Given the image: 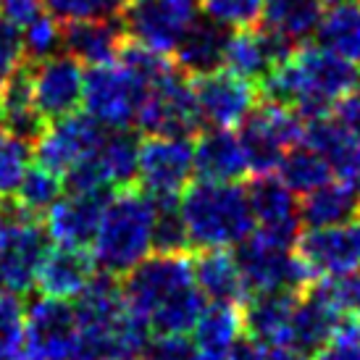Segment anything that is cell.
<instances>
[{
  "label": "cell",
  "instance_id": "6da1fadb",
  "mask_svg": "<svg viewBox=\"0 0 360 360\" xmlns=\"http://www.w3.org/2000/svg\"><path fill=\"white\" fill-rule=\"evenodd\" d=\"M77 355L74 360H140L150 329L134 319L121 295V281L110 274H95L77 302Z\"/></svg>",
  "mask_w": 360,
  "mask_h": 360
},
{
  "label": "cell",
  "instance_id": "7a4b0ae2",
  "mask_svg": "<svg viewBox=\"0 0 360 360\" xmlns=\"http://www.w3.org/2000/svg\"><path fill=\"white\" fill-rule=\"evenodd\" d=\"M179 208L195 250L237 248L255 231L248 187L240 184L195 181L181 192Z\"/></svg>",
  "mask_w": 360,
  "mask_h": 360
},
{
  "label": "cell",
  "instance_id": "3957f363",
  "mask_svg": "<svg viewBox=\"0 0 360 360\" xmlns=\"http://www.w3.org/2000/svg\"><path fill=\"white\" fill-rule=\"evenodd\" d=\"M155 200L142 190H119L105 205L101 229L92 245V260L101 274L127 276L153 252Z\"/></svg>",
  "mask_w": 360,
  "mask_h": 360
},
{
  "label": "cell",
  "instance_id": "277c9868",
  "mask_svg": "<svg viewBox=\"0 0 360 360\" xmlns=\"http://www.w3.org/2000/svg\"><path fill=\"white\" fill-rule=\"evenodd\" d=\"M190 287H195V266L190 255H148L121 279L127 308L145 326L158 310Z\"/></svg>",
  "mask_w": 360,
  "mask_h": 360
},
{
  "label": "cell",
  "instance_id": "5b68a950",
  "mask_svg": "<svg viewBox=\"0 0 360 360\" xmlns=\"http://www.w3.org/2000/svg\"><path fill=\"white\" fill-rule=\"evenodd\" d=\"M302 74V103L297 113L302 121L331 116V108L360 87V66L321 45H302L295 53Z\"/></svg>",
  "mask_w": 360,
  "mask_h": 360
},
{
  "label": "cell",
  "instance_id": "8992f818",
  "mask_svg": "<svg viewBox=\"0 0 360 360\" xmlns=\"http://www.w3.org/2000/svg\"><path fill=\"white\" fill-rule=\"evenodd\" d=\"M302 137H305V121L297 110L279 103L260 101L240 129L248 169L255 176L274 174L279 169L284 153L300 145Z\"/></svg>",
  "mask_w": 360,
  "mask_h": 360
},
{
  "label": "cell",
  "instance_id": "52a82bcc",
  "mask_svg": "<svg viewBox=\"0 0 360 360\" xmlns=\"http://www.w3.org/2000/svg\"><path fill=\"white\" fill-rule=\"evenodd\" d=\"M148 101V84L121 63L92 66L84 74V110L105 129H131Z\"/></svg>",
  "mask_w": 360,
  "mask_h": 360
},
{
  "label": "cell",
  "instance_id": "ba28073f",
  "mask_svg": "<svg viewBox=\"0 0 360 360\" xmlns=\"http://www.w3.org/2000/svg\"><path fill=\"white\" fill-rule=\"evenodd\" d=\"M234 258L250 295L258 292H295L302 295L316 281L308 263L292 250H279L263 242L252 231L248 240L234 248Z\"/></svg>",
  "mask_w": 360,
  "mask_h": 360
},
{
  "label": "cell",
  "instance_id": "9c48e42d",
  "mask_svg": "<svg viewBox=\"0 0 360 360\" xmlns=\"http://www.w3.org/2000/svg\"><path fill=\"white\" fill-rule=\"evenodd\" d=\"M137 127L148 131V137H198L202 131V116L190 77L176 71L150 87Z\"/></svg>",
  "mask_w": 360,
  "mask_h": 360
},
{
  "label": "cell",
  "instance_id": "30bf717a",
  "mask_svg": "<svg viewBox=\"0 0 360 360\" xmlns=\"http://www.w3.org/2000/svg\"><path fill=\"white\" fill-rule=\"evenodd\" d=\"M195 174V142L184 137H148L140 145L137 184L153 200L181 198Z\"/></svg>",
  "mask_w": 360,
  "mask_h": 360
},
{
  "label": "cell",
  "instance_id": "8fae6325",
  "mask_svg": "<svg viewBox=\"0 0 360 360\" xmlns=\"http://www.w3.org/2000/svg\"><path fill=\"white\" fill-rule=\"evenodd\" d=\"M121 21L127 37L169 56L198 21V0H134Z\"/></svg>",
  "mask_w": 360,
  "mask_h": 360
},
{
  "label": "cell",
  "instance_id": "7c38bea8",
  "mask_svg": "<svg viewBox=\"0 0 360 360\" xmlns=\"http://www.w3.org/2000/svg\"><path fill=\"white\" fill-rule=\"evenodd\" d=\"M248 198L255 216V234L279 250H295L300 240V205L295 192L274 174H263L248 184Z\"/></svg>",
  "mask_w": 360,
  "mask_h": 360
},
{
  "label": "cell",
  "instance_id": "4fadbf2b",
  "mask_svg": "<svg viewBox=\"0 0 360 360\" xmlns=\"http://www.w3.org/2000/svg\"><path fill=\"white\" fill-rule=\"evenodd\" d=\"M32 69V98L45 121H60L74 116L84 101V71L74 56H51L30 63Z\"/></svg>",
  "mask_w": 360,
  "mask_h": 360
},
{
  "label": "cell",
  "instance_id": "5bb4252c",
  "mask_svg": "<svg viewBox=\"0 0 360 360\" xmlns=\"http://www.w3.org/2000/svg\"><path fill=\"white\" fill-rule=\"evenodd\" d=\"M295 252L308 263L316 279L350 276L360 269V216L340 226L302 231Z\"/></svg>",
  "mask_w": 360,
  "mask_h": 360
},
{
  "label": "cell",
  "instance_id": "9a60e30c",
  "mask_svg": "<svg viewBox=\"0 0 360 360\" xmlns=\"http://www.w3.org/2000/svg\"><path fill=\"white\" fill-rule=\"evenodd\" d=\"M105 127L87 116V113H74L60 121H53L48 131L34 145V160L37 166L53 171L58 176H66L79 160H84L90 153L101 148L105 140Z\"/></svg>",
  "mask_w": 360,
  "mask_h": 360
},
{
  "label": "cell",
  "instance_id": "2e32d148",
  "mask_svg": "<svg viewBox=\"0 0 360 360\" xmlns=\"http://www.w3.org/2000/svg\"><path fill=\"white\" fill-rule=\"evenodd\" d=\"M51 234L40 219H24L0 237V269L8 295H27L37 284L42 260L51 252Z\"/></svg>",
  "mask_w": 360,
  "mask_h": 360
},
{
  "label": "cell",
  "instance_id": "e0dca14e",
  "mask_svg": "<svg viewBox=\"0 0 360 360\" xmlns=\"http://www.w3.org/2000/svg\"><path fill=\"white\" fill-rule=\"evenodd\" d=\"M200 116L210 129H234L242 127L258 105L260 92L252 82L242 79L237 74L226 71H213L208 77L192 79Z\"/></svg>",
  "mask_w": 360,
  "mask_h": 360
},
{
  "label": "cell",
  "instance_id": "ac0fdd59",
  "mask_svg": "<svg viewBox=\"0 0 360 360\" xmlns=\"http://www.w3.org/2000/svg\"><path fill=\"white\" fill-rule=\"evenodd\" d=\"M77 310L69 300L34 297L27 308V347L45 360H74L77 355Z\"/></svg>",
  "mask_w": 360,
  "mask_h": 360
},
{
  "label": "cell",
  "instance_id": "d6986e66",
  "mask_svg": "<svg viewBox=\"0 0 360 360\" xmlns=\"http://www.w3.org/2000/svg\"><path fill=\"white\" fill-rule=\"evenodd\" d=\"M113 192H69L51 210L45 229L58 248L90 250Z\"/></svg>",
  "mask_w": 360,
  "mask_h": 360
},
{
  "label": "cell",
  "instance_id": "ffe728a7",
  "mask_svg": "<svg viewBox=\"0 0 360 360\" xmlns=\"http://www.w3.org/2000/svg\"><path fill=\"white\" fill-rule=\"evenodd\" d=\"M297 53V45L284 40L281 34L266 30V27H252V30H234L226 42V56L224 66L237 74L242 79L260 84L271 71L290 60Z\"/></svg>",
  "mask_w": 360,
  "mask_h": 360
},
{
  "label": "cell",
  "instance_id": "44dd1931",
  "mask_svg": "<svg viewBox=\"0 0 360 360\" xmlns=\"http://www.w3.org/2000/svg\"><path fill=\"white\" fill-rule=\"evenodd\" d=\"M342 321H345V316L334 305L329 292L323 290L321 279H316L297 300V308H295V316H292L290 323L287 347L302 352L308 358L319 355L329 345L331 337L337 334Z\"/></svg>",
  "mask_w": 360,
  "mask_h": 360
},
{
  "label": "cell",
  "instance_id": "7402d4cb",
  "mask_svg": "<svg viewBox=\"0 0 360 360\" xmlns=\"http://www.w3.org/2000/svg\"><path fill=\"white\" fill-rule=\"evenodd\" d=\"M248 158L240 134L231 129H205L195 140V174L202 181L237 184L248 176Z\"/></svg>",
  "mask_w": 360,
  "mask_h": 360
},
{
  "label": "cell",
  "instance_id": "603a6c76",
  "mask_svg": "<svg viewBox=\"0 0 360 360\" xmlns=\"http://www.w3.org/2000/svg\"><path fill=\"white\" fill-rule=\"evenodd\" d=\"M127 30L121 19H84L69 21L63 27V48L69 56L87 66L116 63Z\"/></svg>",
  "mask_w": 360,
  "mask_h": 360
},
{
  "label": "cell",
  "instance_id": "cb8c5ba5",
  "mask_svg": "<svg viewBox=\"0 0 360 360\" xmlns=\"http://www.w3.org/2000/svg\"><path fill=\"white\" fill-rule=\"evenodd\" d=\"M300 295L295 292H258L250 295L242 310L245 331L266 347H287L290 323Z\"/></svg>",
  "mask_w": 360,
  "mask_h": 360
},
{
  "label": "cell",
  "instance_id": "d4e9b609",
  "mask_svg": "<svg viewBox=\"0 0 360 360\" xmlns=\"http://www.w3.org/2000/svg\"><path fill=\"white\" fill-rule=\"evenodd\" d=\"M231 32L210 19H198L190 27V32L181 37V42L174 51L176 69L190 77H208L213 71H221L224 56H226V42Z\"/></svg>",
  "mask_w": 360,
  "mask_h": 360
},
{
  "label": "cell",
  "instance_id": "484cf974",
  "mask_svg": "<svg viewBox=\"0 0 360 360\" xmlns=\"http://www.w3.org/2000/svg\"><path fill=\"white\" fill-rule=\"evenodd\" d=\"M95 260L87 250H71V248H53L48 258L42 260L37 274V290L45 297L71 300L87 290L95 276Z\"/></svg>",
  "mask_w": 360,
  "mask_h": 360
},
{
  "label": "cell",
  "instance_id": "4316f807",
  "mask_svg": "<svg viewBox=\"0 0 360 360\" xmlns=\"http://www.w3.org/2000/svg\"><path fill=\"white\" fill-rule=\"evenodd\" d=\"M195 266V284L213 302L224 305H245L250 292L242 279V271L237 266L234 252L229 250H200V255L192 260Z\"/></svg>",
  "mask_w": 360,
  "mask_h": 360
},
{
  "label": "cell",
  "instance_id": "83f0119b",
  "mask_svg": "<svg viewBox=\"0 0 360 360\" xmlns=\"http://www.w3.org/2000/svg\"><path fill=\"white\" fill-rule=\"evenodd\" d=\"M323 13V0H269L263 6L260 24L292 45H302L316 37Z\"/></svg>",
  "mask_w": 360,
  "mask_h": 360
},
{
  "label": "cell",
  "instance_id": "f1b7e54d",
  "mask_svg": "<svg viewBox=\"0 0 360 360\" xmlns=\"http://www.w3.org/2000/svg\"><path fill=\"white\" fill-rule=\"evenodd\" d=\"M360 216V198L345 181H329L300 202V221L308 229L340 226Z\"/></svg>",
  "mask_w": 360,
  "mask_h": 360
},
{
  "label": "cell",
  "instance_id": "f546056e",
  "mask_svg": "<svg viewBox=\"0 0 360 360\" xmlns=\"http://www.w3.org/2000/svg\"><path fill=\"white\" fill-rule=\"evenodd\" d=\"M140 134L134 129H110L95 158L101 163L103 174L108 179L110 190H129L140 176Z\"/></svg>",
  "mask_w": 360,
  "mask_h": 360
},
{
  "label": "cell",
  "instance_id": "4dcf8cb0",
  "mask_svg": "<svg viewBox=\"0 0 360 360\" xmlns=\"http://www.w3.org/2000/svg\"><path fill=\"white\" fill-rule=\"evenodd\" d=\"M316 45L360 66V0L331 3L316 32Z\"/></svg>",
  "mask_w": 360,
  "mask_h": 360
},
{
  "label": "cell",
  "instance_id": "1f68e13d",
  "mask_svg": "<svg viewBox=\"0 0 360 360\" xmlns=\"http://www.w3.org/2000/svg\"><path fill=\"white\" fill-rule=\"evenodd\" d=\"M279 179L290 187L295 195H310L319 187L331 181V169L329 163L321 158L319 153L308 148V145H295L284 153V158L279 163Z\"/></svg>",
  "mask_w": 360,
  "mask_h": 360
},
{
  "label": "cell",
  "instance_id": "d6a6232c",
  "mask_svg": "<svg viewBox=\"0 0 360 360\" xmlns=\"http://www.w3.org/2000/svg\"><path fill=\"white\" fill-rule=\"evenodd\" d=\"M242 329H245V323H242L240 305L213 302L210 308L202 310L200 321L195 326V347L226 355V350L234 345Z\"/></svg>",
  "mask_w": 360,
  "mask_h": 360
},
{
  "label": "cell",
  "instance_id": "836d02e7",
  "mask_svg": "<svg viewBox=\"0 0 360 360\" xmlns=\"http://www.w3.org/2000/svg\"><path fill=\"white\" fill-rule=\"evenodd\" d=\"M63 187H66L63 176L42 166H32L13 200L30 219H40V216H48V210L63 198Z\"/></svg>",
  "mask_w": 360,
  "mask_h": 360
},
{
  "label": "cell",
  "instance_id": "e575fe53",
  "mask_svg": "<svg viewBox=\"0 0 360 360\" xmlns=\"http://www.w3.org/2000/svg\"><path fill=\"white\" fill-rule=\"evenodd\" d=\"M192 250L190 231L181 219L179 198L155 200V226H153V252L155 255H187Z\"/></svg>",
  "mask_w": 360,
  "mask_h": 360
},
{
  "label": "cell",
  "instance_id": "d590c367",
  "mask_svg": "<svg viewBox=\"0 0 360 360\" xmlns=\"http://www.w3.org/2000/svg\"><path fill=\"white\" fill-rule=\"evenodd\" d=\"M116 60H119L127 71H131L140 82H145L148 90L155 87V84H160L163 79H169L171 74L179 71L176 69V63L169 60L166 53L153 51V48H148V45H142V42H137V40H131V37L124 40V45H121V51H119V58Z\"/></svg>",
  "mask_w": 360,
  "mask_h": 360
},
{
  "label": "cell",
  "instance_id": "8d00e7d4",
  "mask_svg": "<svg viewBox=\"0 0 360 360\" xmlns=\"http://www.w3.org/2000/svg\"><path fill=\"white\" fill-rule=\"evenodd\" d=\"M32 148L34 145L0 129V198H16L27 171L32 169Z\"/></svg>",
  "mask_w": 360,
  "mask_h": 360
},
{
  "label": "cell",
  "instance_id": "74e56055",
  "mask_svg": "<svg viewBox=\"0 0 360 360\" xmlns=\"http://www.w3.org/2000/svg\"><path fill=\"white\" fill-rule=\"evenodd\" d=\"M45 8L63 24L84 19H121L134 0H42Z\"/></svg>",
  "mask_w": 360,
  "mask_h": 360
},
{
  "label": "cell",
  "instance_id": "f35d334b",
  "mask_svg": "<svg viewBox=\"0 0 360 360\" xmlns=\"http://www.w3.org/2000/svg\"><path fill=\"white\" fill-rule=\"evenodd\" d=\"M27 342V308L19 295H0V360H13Z\"/></svg>",
  "mask_w": 360,
  "mask_h": 360
},
{
  "label": "cell",
  "instance_id": "ab89813d",
  "mask_svg": "<svg viewBox=\"0 0 360 360\" xmlns=\"http://www.w3.org/2000/svg\"><path fill=\"white\" fill-rule=\"evenodd\" d=\"M266 0H202L205 19L226 30H252L260 24Z\"/></svg>",
  "mask_w": 360,
  "mask_h": 360
},
{
  "label": "cell",
  "instance_id": "60d3db41",
  "mask_svg": "<svg viewBox=\"0 0 360 360\" xmlns=\"http://www.w3.org/2000/svg\"><path fill=\"white\" fill-rule=\"evenodd\" d=\"M60 45H63V24L53 13H42L30 27H24V51L30 63L58 56Z\"/></svg>",
  "mask_w": 360,
  "mask_h": 360
},
{
  "label": "cell",
  "instance_id": "b9f144b4",
  "mask_svg": "<svg viewBox=\"0 0 360 360\" xmlns=\"http://www.w3.org/2000/svg\"><path fill=\"white\" fill-rule=\"evenodd\" d=\"M27 51H24V34L16 24H11L0 13V90L6 87V82L24 66Z\"/></svg>",
  "mask_w": 360,
  "mask_h": 360
},
{
  "label": "cell",
  "instance_id": "7bdbcfd3",
  "mask_svg": "<svg viewBox=\"0 0 360 360\" xmlns=\"http://www.w3.org/2000/svg\"><path fill=\"white\" fill-rule=\"evenodd\" d=\"M316 360H360V321L345 319Z\"/></svg>",
  "mask_w": 360,
  "mask_h": 360
},
{
  "label": "cell",
  "instance_id": "ee69618b",
  "mask_svg": "<svg viewBox=\"0 0 360 360\" xmlns=\"http://www.w3.org/2000/svg\"><path fill=\"white\" fill-rule=\"evenodd\" d=\"M195 342L187 337H153L140 360H190Z\"/></svg>",
  "mask_w": 360,
  "mask_h": 360
},
{
  "label": "cell",
  "instance_id": "f6af8a7d",
  "mask_svg": "<svg viewBox=\"0 0 360 360\" xmlns=\"http://www.w3.org/2000/svg\"><path fill=\"white\" fill-rule=\"evenodd\" d=\"M0 13L16 27H30L32 21L45 13V3L42 0H0Z\"/></svg>",
  "mask_w": 360,
  "mask_h": 360
},
{
  "label": "cell",
  "instance_id": "bcb514c9",
  "mask_svg": "<svg viewBox=\"0 0 360 360\" xmlns=\"http://www.w3.org/2000/svg\"><path fill=\"white\" fill-rule=\"evenodd\" d=\"M269 355L271 352L266 350V345L250 334H245V337L240 334L234 345L226 350V360H269Z\"/></svg>",
  "mask_w": 360,
  "mask_h": 360
},
{
  "label": "cell",
  "instance_id": "7dc6e473",
  "mask_svg": "<svg viewBox=\"0 0 360 360\" xmlns=\"http://www.w3.org/2000/svg\"><path fill=\"white\" fill-rule=\"evenodd\" d=\"M337 119H340L355 137H360V87L337 103Z\"/></svg>",
  "mask_w": 360,
  "mask_h": 360
},
{
  "label": "cell",
  "instance_id": "c3c4849f",
  "mask_svg": "<svg viewBox=\"0 0 360 360\" xmlns=\"http://www.w3.org/2000/svg\"><path fill=\"white\" fill-rule=\"evenodd\" d=\"M24 219H30V216L16 205L13 198H0V237H3L11 226H16V224Z\"/></svg>",
  "mask_w": 360,
  "mask_h": 360
},
{
  "label": "cell",
  "instance_id": "681fc988",
  "mask_svg": "<svg viewBox=\"0 0 360 360\" xmlns=\"http://www.w3.org/2000/svg\"><path fill=\"white\" fill-rule=\"evenodd\" d=\"M269 360H308V355L292 350V347H274L269 355Z\"/></svg>",
  "mask_w": 360,
  "mask_h": 360
},
{
  "label": "cell",
  "instance_id": "f907efd6",
  "mask_svg": "<svg viewBox=\"0 0 360 360\" xmlns=\"http://www.w3.org/2000/svg\"><path fill=\"white\" fill-rule=\"evenodd\" d=\"M190 360H226V355H221V352H210V350H200V347H195Z\"/></svg>",
  "mask_w": 360,
  "mask_h": 360
},
{
  "label": "cell",
  "instance_id": "816d5d0a",
  "mask_svg": "<svg viewBox=\"0 0 360 360\" xmlns=\"http://www.w3.org/2000/svg\"><path fill=\"white\" fill-rule=\"evenodd\" d=\"M13 360H45V358H42V355H37L34 350H30V347H27V350L19 352V355H16Z\"/></svg>",
  "mask_w": 360,
  "mask_h": 360
},
{
  "label": "cell",
  "instance_id": "f5cc1de1",
  "mask_svg": "<svg viewBox=\"0 0 360 360\" xmlns=\"http://www.w3.org/2000/svg\"><path fill=\"white\" fill-rule=\"evenodd\" d=\"M6 292V284H3V269H0V295Z\"/></svg>",
  "mask_w": 360,
  "mask_h": 360
},
{
  "label": "cell",
  "instance_id": "db71d44e",
  "mask_svg": "<svg viewBox=\"0 0 360 360\" xmlns=\"http://www.w3.org/2000/svg\"><path fill=\"white\" fill-rule=\"evenodd\" d=\"M323 3H326V0H323ZM329 3H342V0H329Z\"/></svg>",
  "mask_w": 360,
  "mask_h": 360
}]
</instances>
